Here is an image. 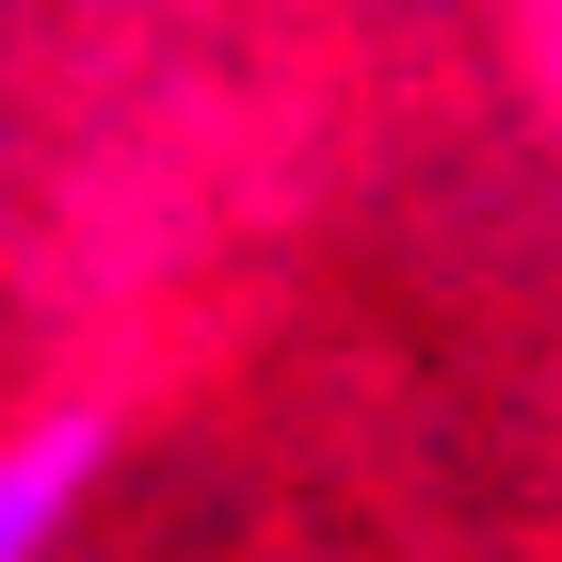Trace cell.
Wrapping results in <instances>:
<instances>
[{
    "label": "cell",
    "instance_id": "1",
    "mask_svg": "<svg viewBox=\"0 0 562 562\" xmlns=\"http://www.w3.org/2000/svg\"><path fill=\"white\" fill-rule=\"evenodd\" d=\"M97 467H113V418L97 402H65V418H33L16 450H0V562H48L65 530H81Z\"/></svg>",
    "mask_w": 562,
    "mask_h": 562
},
{
    "label": "cell",
    "instance_id": "2",
    "mask_svg": "<svg viewBox=\"0 0 562 562\" xmlns=\"http://www.w3.org/2000/svg\"><path fill=\"white\" fill-rule=\"evenodd\" d=\"M515 65H530V97H547V130H562V0H515Z\"/></svg>",
    "mask_w": 562,
    "mask_h": 562
}]
</instances>
